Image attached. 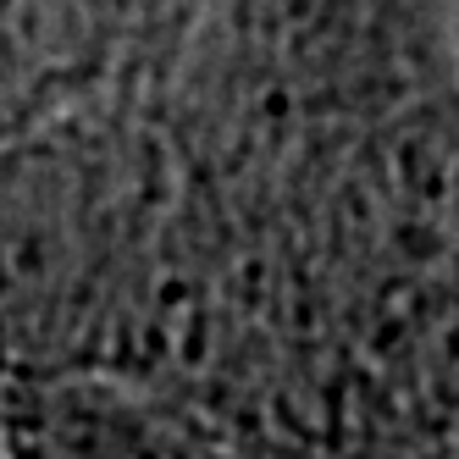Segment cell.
Here are the masks:
<instances>
[{
	"instance_id": "obj_1",
	"label": "cell",
	"mask_w": 459,
	"mask_h": 459,
	"mask_svg": "<svg viewBox=\"0 0 459 459\" xmlns=\"http://www.w3.org/2000/svg\"><path fill=\"white\" fill-rule=\"evenodd\" d=\"M454 34H459V0H454Z\"/></svg>"
}]
</instances>
